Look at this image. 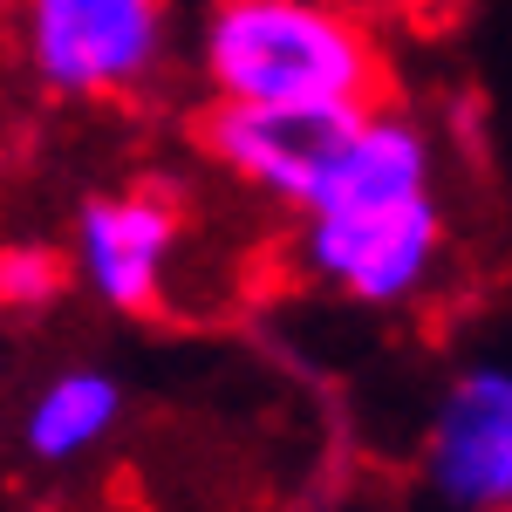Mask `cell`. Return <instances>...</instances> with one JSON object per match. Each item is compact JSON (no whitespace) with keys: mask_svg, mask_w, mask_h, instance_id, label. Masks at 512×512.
I'll return each instance as SVG.
<instances>
[{"mask_svg":"<svg viewBox=\"0 0 512 512\" xmlns=\"http://www.w3.org/2000/svg\"><path fill=\"white\" fill-rule=\"evenodd\" d=\"M21 48L41 89L69 103H117L158 82L171 0H21Z\"/></svg>","mask_w":512,"mask_h":512,"instance_id":"obj_2","label":"cell"},{"mask_svg":"<svg viewBox=\"0 0 512 512\" xmlns=\"http://www.w3.org/2000/svg\"><path fill=\"white\" fill-rule=\"evenodd\" d=\"M424 492L451 512L512 506V376L499 362L458 369L424 424Z\"/></svg>","mask_w":512,"mask_h":512,"instance_id":"obj_6","label":"cell"},{"mask_svg":"<svg viewBox=\"0 0 512 512\" xmlns=\"http://www.w3.org/2000/svg\"><path fill=\"white\" fill-rule=\"evenodd\" d=\"M69 287V260L48 246H0V315L7 308H48Z\"/></svg>","mask_w":512,"mask_h":512,"instance_id":"obj_8","label":"cell"},{"mask_svg":"<svg viewBox=\"0 0 512 512\" xmlns=\"http://www.w3.org/2000/svg\"><path fill=\"white\" fill-rule=\"evenodd\" d=\"M342 7H355V14L369 7V14H376V7H403V0H342Z\"/></svg>","mask_w":512,"mask_h":512,"instance_id":"obj_9","label":"cell"},{"mask_svg":"<svg viewBox=\"0 0 512 512\" xmlns=\"http://www.w3.org/2000/svg\"><path fill=\"white\" fill-rule=\"evenodd\" d=\"M198 69L219 103H369L383 76L342 0H212Z\"/></svg>","mask_w":512,"mask_h":512,"instance_id":"obj_1","label":"cell"},{"mask_svg":"<svg viewBox=\"0 0 512 512\" xmlns=\"http://www.w3.org/2000/svg\"><path fill=\"white\" fill-rule=\"evenodd\" d=\"M301 267L355 308H403L431 287L444 260V205L437 192L396 205H308L301 212Z\"/></svg>","mask_w":512,"mask_h":512,"instance_id":"obj_3","label":"cell"},{"mask_svg":"<svg viewBox=\"0 0 512 512\" xmlns=\"http://www.w3.org/2000/svg\"><path fill=\"white\" fill-rule=\"evenodd\" d=\"M178 205L151 185L130 192H96L76 212V239H69V274L89 301H103L110 315H158L171 294V267H178Z\"/></svg>","mask_w":512,"mask_h":512,"instance_id":"obj_5","label":"cell"},{"mask_svg":"<svg viewBox=\"0 0 512 512\" xmlns=\"http://www.w3.org/2000/svg\"><path fill=\"white\" fill-rule=\"evenodd\" d=\"M123 424V383L96 362H76L62 376H48L28 396V417H21V451L48 465V472H69L82 458H96Z\"/></svg>","mask_w":512,"mask_h":512,"instance_id":"obj_7","label":"cell"},{"mask_svg":"<svg viewBox=\"0 0 512 512\" xmlns=\"http://www.w3.org/2000/svg\"><path fill=\"white\" fill-rule=\"evenodd\" d=\"M362 103H219L205 117V151L233 171L246 192L274 198L287 212H308L342 151Z\"/></svg>","mask_w":512,"mask_h":512,"instance_id":"obj_4","label":"cell"}]
</instances>
